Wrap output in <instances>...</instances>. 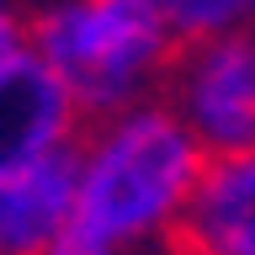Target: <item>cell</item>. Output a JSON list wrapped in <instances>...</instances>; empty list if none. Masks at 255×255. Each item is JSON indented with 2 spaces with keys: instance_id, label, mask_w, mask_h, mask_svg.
I'll return each mask as SVG.
<instances>
[{
  "instance_id": "obj_1",
  "label": "cell",
  "mask_w": 255,
  "mask_h": 255,
  "mask_svg": "<svg viewBox=\"0 0 255 255\" xmlns=\"http://www.w3.org/2000/svg\"><path fill=\"white\" fill-rule=\"evenodd\" d=\"M207 170L175 107L143 101L80 133L75 218L59 255H159Z\"/></svg>"
},
{
  "instance_id": "obj_2",
  "label": "cell",
  "mask_w": 255,
  "mask_h": 255,
  "mask_svg": "<svg viewBox=\"0 0 255 255\" xmlns=\"http://www.w3.org/2000/svg\"><path fill=\"white\" fill-rule=\"evenodd\" d=\"M27 48L59 75L85 128L159 101L181 59L175 32L149 0H48Z\"/></svg>"
},
{
  "instance_id": "obj_3",
  "label": "cell",
  "mask_w": 255,
  "mask_h": 255,
  "mask_svg": "<svg viewBox=\"0 0 255 255\" xmlns=\"http://www.w3.org/2000/svg\"><path fill=\"white\" fill-rule=\"evenodd\" d=\"M165 101L202 143L207 159L255 154V59L245 37H213V43L181 48Z\"/></svg>"
},
{
  "instance_id": "obj_4",
  "label": "cell",
  "mask_w": 255,
  "mask_h": 255,
  "mask_svg": "<svg viewBox=\"0 0 255 255\" xmlns=\"http://www.w3.org/2000/svg\"><path fill=\"white\" fill-rule=\"evenodd\" d=\"M80 133H85L80 107L32 48L0 64V175L75 149Z\"/></svg>"
},
{
  "instance_id": "obj_5",
  "label": "cell",
  "mask_w": 255,
  "mask_h": 255,
  "mask_svg": "<svg viewBox=\"0 0 255 255\" xmlns=\"http://www.w3.org/2000/svg\"><path fill=\"white\" fill-rule=\"evenodd\" d=\"M80 143L0 175V255H59L75 218Z\"/></svg>"
},
{
  "instance_id": "obj_6",
  "label": "cell",
  "mask_w": 255,
  "mask_h": 255,
  "mask_svg": "<svg viewBox=\"0 0 255 255\" xmlns=\"http://www.w3.org/2000/svg\"><path fill=\"white\" fill-rule=\"evenodd\" d=\"M165 255H255V154L207 159Z\"/></svg>"
},
{
  "instance_id": "obj_7",
  "label": "cell",
  "mask_w": 255,
  "mask_h": 255,
  "mask_svg": "<svg viewBox=\"0 0 255 255\" xmlns=\"http://www.w3.org/2000/svg\"><path fill=\"white\" fill-rule=\"evenodd\" d=\"M165 27L175 32V43H213V37H245L255 21V0H149Z\"/></svg>"
},
{
  "instance_id": "obj_8",
  "label": "cell",
  "mask_w": 255,
  "mask_h": 255,
  "mask_svg": "<svg viewBox=\"0 0 255 255\" xmlns=\"http://www.w3.org/2000/svg\"><path fill=\"white\" fill-rule=\"evenodd\" d=\"M27 32H32V16H21L16 0H0V64L27 48Z\"/></svg>"
},
{
  "instance_id": "obj_9",
  "label": "cell",
  "mask_w": 255,
  "mask_h": 255,
  "mask_svg": "<svg viewBox=\"0 0 255 255\" xmlns=\"http://www.w3.org/2000/svg\"><path fill=\"white\" fill-rule=\"evenodd\" d=\"M245 43H250V59H255V21H250V32H245Z\"/></svg>"
},
{
  "instance_id": "obj_10",
  "label": "cell",
  "mask_w": 255,
  "mask_h": 255,
  "mask_svg": "<svg viewBox=\"0 0 255 255\" xmlns=\"http://www.w3.org/2000/svg\"><path fill=\"white\" fill-rule=\"evenodd\" d=\"M159 255H165V250H159Z\"/></svg>"
}]
</instances>
